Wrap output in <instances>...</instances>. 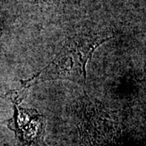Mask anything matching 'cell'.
I'll return each instance as SVG.
<instances>
[{
  "label": "cell",
  "mask_w": 146,
  "mask_h": 146,
  "mask_svg": "<svg viewBox=\"0 0 146 146\" xmlns=\"http://www.w3.org/2000/svg\"><path fill=\"white\" fill-rule=\"evenodd\" d=\"M110 38L103 33L92 32L69 37L51 63L29 81L61 79L85 84L87 63L94 50Z\"/></svg>",
  "instance_id": "obj_1"
},
{
  "label": "cell",
  "mask_w": 146,
  "mask_h": 146,
  "mask_svg": "<svg viewBox=\"0 0 146 146\" xmlns=\"http://www.w3.org/2000/svg\"><path fill=\"white\" fill-rule=\"evenodd\" d=\"M13 116L8 119L7 127L15 133L14 146H47L46 136V118L36 109H25L21 102H11Z\"/></svg>",
  "instance_id": "obj_2"
},
{
  "label": "cell",
  "mask_w": 146,
  "mask_h": 146,
  "mask_svg": "<svg viewBox=\"0 0 146 146\" xmlns=\"http://www.w3.org/2000/svg\"><path fill=\"white\" fill-rule=\"evenodd\" d=\"M2 33H3V26H2V24H1V22H0V36H1Z\"/></svg>",
  "instance_id": "obj_3"
}]
</instances>
